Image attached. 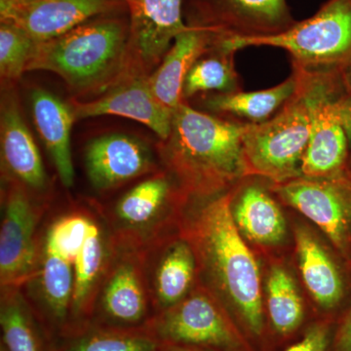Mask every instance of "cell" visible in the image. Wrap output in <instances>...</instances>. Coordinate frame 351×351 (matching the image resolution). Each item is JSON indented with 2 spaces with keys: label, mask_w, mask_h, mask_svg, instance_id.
Listing matches in <instances>:
<instances>
[{
  "label": "cell",
  "mask_w": 351,
  "mask_h": 351,
  "mask_svg": "<svg viewBox=\"0 0 351 351\" xmlns=\"http://www.w3.org/2000/svg\"><path fill=\"white\" fill-rule=\"evenodd\" d=\"M98 324L136 328L149 317V300L137 261L123 258L113 267L101 295Z\"/></svg>",
  "instance_id": "e0dca14e"
},
{
  "label": "cell",
  "mask_w": 351,
  "mask_h": 351,
  "mask_svg": "<svg viewBox=\"0 0 351 351\" xmlns=\"http://www.w3.org/2000/svg\"><path fill=\"white\" fill-rule=\"evenodd\" d=\"M223 49L237 52L250 46L288 51L293 66L316 73L338 71L351 59V0H328L308 19L274 36L219 39Z\"/></svg>",
  "instance_id": "5b68a950"
},
{
  "label": "cell",
  "mask_w": 351,
  "mask_h": 351,
  "mask_svg": "<svg viewBox=\"0 0 351 351\" xmlns=\"http://www.w3.org/2000/svg\"><path fill=\"white\" fill-rule=\"evenodd\" d=\"M38 213L19 184L7 191L0 230L1 288H18L34 274Z\"/></svg>",
  "instance_id": "7c38bea8"
},
{
  "label": "cell",
  "mask_w": 351,
  "mask_h": 351,
  "mask_svg": "<svg viewBox=\"0 0 351 351\" xmlns=\"http://www.w3.org/2000/svg\"><path fill=\"white\" fill-rule=\"evenodd\" d=\"M12 1H17V2H32V1H36V0H12Z\"/></svg>",
  "instance_id": "74e56055"
},
{
  "label": "cell",
  "mask_w": 351,
  "mask_h": 351,
  "mask_svg": "<svg viewBox=\"0 0 351 351\" xmlns=\"http://www.w3.org/2000/svg\"><path fill=\"white\" fill-rule=\"evenodd\" d=\"M195 258L193 246L186 241L176 242L163 254L154 281L158 313L184 299L195 278Z\"/></svg>",
  "instance_id": "484cf974"
},
{
  "label": "cell",
  "mask_w": 351,
  "mask_h": 351,
  "mask_svg": "<svg viewBox=\"0 0 351 351\" xmlns=\"http://www.w3.org/2000/svg\"><path fill=\"white\" fill-rule=\"evenodd\" d=\"M350 147L351 95L341 91L328 97L316 110L311 140L302 161V177L346 178Z\"/></svg>",
  "instance_id": "30bf717a"
},
{
  "label": "cell",
  "mask_w": 351,
  "mask_h": 351,
  "mask_svg": "<svg viewBox=\"0 0 351 351\" xmlns=\"http://www.w3.org/2000/svg\"><path fill=\"white\" fill-rule=\"evenodd\" d=\"M105 255L103 235L99 226L91 221L86 239L73 263L75 289L69 330L64 337L84 329L92 322V294L103 271Z\"/></svg>",
  "instance_id": "603a6c76"
},
{
  "label": "cell",
  "mask_w": 351,
  "mask_h": 351,
  "mask_svg": "<svg viewBox=\"0 0 351 351\" xmlns=\"http://www.w3.org/2000/svg\"><path fill=\"white\" fill-rule=\"evenodd\" d=\"M293 71L299 76V85L292 98L267 121L249 124L244 135L251 175L276 184L302 177L316 110L328 97L343 91L338 71L316 73L294 66Z\"/></svg>",
  "instance_id": "3957f363"
},
{
  "label": "cell",
  "mask_w": 351,
  "mask_h": 351,
  "mask_svg": "<svg viewBox=\"0 0 351 351\" xmlns=\"http://www.w3.org/2000/svg\"><path fill=\"white\" fill-rule=\"evenodd\" d=\"M339 76L343 91L351 95V59L339 69Z\"/></svg>",
  "instance_id": "e575fe53"
},
{
  "label": "cell",
  "mask_w": 351,
  "mask_h": 351,
  "mask_svg": "<svg viewBox=\"0 0 351 351\" xmlns=\"http://www.w3.org/2000/svg\"><path fill=\"white\" fill-rule=\"evenodd\" d=\"M170 195L169 179L162 174L154 176L120 198L115 206V217L126 228H145L158 217Z\"/></svg>",
  "instance_id": "f1b7e54d"
},
{
  "label": "cell",
  "mask_w": 351,
  "mask_h": 351,
  "mask_svg": "<svg viewBox=\"0 0 351 351\" xmlns=\"http://www.w3.org/2000/svg\"><path fill=\"white\" fill-rule=\"evenodd\" d=\"M0 326L1 345L7 351H49L50 343L45 346L43 332L18 288L2 289Z\"/></svg>",
  "instance_id": "4316f807"
},
{
  "label": "cell",
  "mask_w": 351,
  "mask_h": 351,
  "mask_svg": "<svg viewBox=\"0 0 351 351\" xmlns=\"http://www.w3.org/2000/svg\"><path fill=\"white\" fill-rule=\"evenodd\" d=\"M218 41L213 32L189 27L175 38L162 62L149 76L157 101L174 115L182 101V86L193 63Z\"/></svg>",
  "instance_id": "2e32d148"
},
{
  "label": "cell",
  "mask_w": 351,
  "mask_h": 351,
  "mask_svg": "<svg viewBox=\"0 0 351 351\" xmlns=\"http://www.w3.org/2000/svg\"><path fill=\"white\" fill-rule=\"evenodd\" d=\"M85 167L92 186L108 191L151 172L154 156L142 141L124 134H110L88 144Z\"/></svg>",
  "instance_id": "5bb4252c"
},
{
  "label": "cell",
  "mask_w": 351,
  "mask_h": 351,
  "mask_svg": "<svg viewBox=\"0 0 351 351\" xmlns=\"http://www.w3.org/2000/svg\"><path fill=\"white\" fill-rule=\"evenodd\" d=\"M331 351H351V306L337 321Z\"/></svg>",
  "instance_id": "d6a6232c"
},
{
  "label": "cell",
  "mask_w": 351,
  "mask_h": 351,
  "mask_svg": "<svg viewBox=\"0 0 351 351\" xmlns=\"http://www.w3.org/2000/svg\"><path fill=\"white\" fill-rule=\"evenodd\" d=\"M0 135L5 170L27 188L43 191L47 182L43 159L13 97L2 104Z\"/></svg>",
  "instance_id": "ac0fdd59"
},
{
  "label": "cell",
  "mask_w": 351,
  "mask_h": 351,
  "mask_svg": "<svg viewBox=\"0 0 351 351\" xmlns=\"http://www.w3.org/2000/svg\"><path fill=\"white\" fill-rule=\"evenodd\" d=\"M346 176L348 181L351 182V147L350 154H348V162H346Z\"/></svg>",
  "instance_id": "d590c367"
},
{
  "label": "cell",
  "mask_w": 351,
  "mask_h": 351,
  "mask_svg": "<svg viewBox=\"0 0 351 351\" xmlns=\"http://www.w3.org/2000/svg\"><path fill=\"white\" fill-rule=\"evenodd\" d=\"M71 107L75 119L117 115L135 120L149 127L161 141L168 138L172 127L173 114L154 98L149 76H129L96 100L73 101Z\"/></svg>",
  "instance_id": "4fadbf2b"
},
{
  "label": "cell",
  "mask_w": 351,
  "mask_h": 351,
  "mask_svg": "<svg viewBox=\"0 0 351 351\" xmlns=\"http://www.w3.org/2000/svg\"><path fill=\"white\" fill-rule=\"evenodd\" d=\"M267 292V351H271V346H287L302 332L304 308L292 277L281 267L270 272Z\"/></svg>",
  "instance_id": "7402d4cb"
},
{
  "label": "cell",
  "mask_w": 351,
  "mask_h": 351,
  "mask_svg": "<svg viewBox=\"0 0 351 351\" xmlns=\"http://www.w3.org/2000/svg\"><path fill=\"white\" fill-rule=\"evenodd\" d=\"M113 14L36 43L27 71H52L80 95L108 91L125 80L130 23Z\"/></svg>",
  "instance_id": "277c9868"
},
{
  "label": "cell",
  "mask_w": 351,
  "mask_h": 351,
  "mask_svg": "<svg viewBox=\"0 0 351 351\" xmlns=\"http://www.w3.org/2000/svg\"><path fill=\"white\" fill-rule=\"evenodd\" d=\"M295 239L307 290L325 311L327 319L337 322L351 306V269L346 271L307 230H298Z\"/></svg>",
  "instance_id": "9a60e30c"
},
{
  "label": "cell",
  "mask_w": 351,
  "mask_h": 351,
  "mask_svg": "<svg viewBox=\"0 0 351 351\" xmlns=\"http://www.w3.org/2000/svg\"><path fill=\"white\" fill-rule=\"evenodd\" d=\"M123 6H127L124 0H0V19L17 25L36 43H43Z\"/></svg>",
  "instance_id": "8fae6325"
},
{
  "label": "cell",
  "mask_w": 351,
  "mask_h": 351,
  "mask_svg": "<svg viewBox=\"0 0 351 351\" xmlns=\"http://www.w3.org/2000/svg\"><path fill=\"white\" fill-rule=\"evenodd\" d=\"M182 11L186 25L219 39L274 36L297 23L287 0H184Z\"/></svg>",
  "instance_id": "52a82bcc"
},
{
  "label": "cell",
  "mask_w": 351,
  "mask_h": 351,
  "mask_svg": "<svg viewBox=\"0 0 351 351\" xmlns=\"http://www.w3.org/2000/svg\"><path fill=\"white\" fill-rule=\"evenodd\" d=\"M158 341L145 326L123 328L90 323L64 337L58 351H157Z\"/></svg>",
  "instance_id": "d4e9b609"
},
{
  "label": "cell",
  "mask_w": 351,
  "mask_h": 351,
  "mask_svg": "<svg viewBox=\"0 0 351 351\" xmlns=\"http://www.w3.org/2000/svg\"><path fill=\"white\" fill-rule=\"evenodd\" d=\"M32 110L34 124L60 180L66 188H71L75 182L71 152V127L76 120L73 110L56 95L43 89L32 92Z\"/></svg>",
  "instance_id": "d6986e66"
},
{
  "label": "cell",
  "mask_w": 351,
  "mask_h": 351,
  "mask_svg": "<svg viewBox=\"0 0 351 351\" xmlns=\"http://www.w3.org/2000/svg\"><path fill=\"white\" fill-rule=\"evenodd\" d=\"M157 351H219L210 350V348H199V346H193L186 345H180V343H159Z\"/></svg>",
  "instance_id": "836d02e7"
},
{
  "label": "cell",
  "mask_w": 351,
  "mask_h": 351,
  "mask_svg": "<svg viewBox=\"0 0 351 351\" xmlns=\"http://www.w3.org/2000/svg\"><path fill=\"white\" fill-rule=\"evenodd\" d=\"M336 324V321L329 319L311 323L301 338L281 351H331Z\"/></svg>",
  "instance_id": "1f68e13d"
},
{
  "label": "cell",
  "mask_w": 351,
  "mask_h": 351,
  "mask_svg": "<svg viewBox=\"0 0 351 351\" xmlns=\"http://www.w3.org/2000/svg\"><path fill=\"white\" fill-rule=\"evenodd\" d=\"M234 52L215 43L193 63L182 86V100L203 92L232 93L240 91L239 75L233 63Z\"/></svg>",
  "instance_id": "83f0119b"
},
{
  "label": "cell",
  "mask_w": 351,
  "mask_h": 351,
  "mask_svg": "<svg viewBox=\"0 0 351 351\" xmlns=\"http://www.w3.org/2000/svg\"><path fill=\"white\" fill-rule=\"evenodd\" d=\"M91 219L82 215H69L55 221L45 237V243L75 263L86 239Z\"/></svg>",
  "instance_id": "4dcf8cb0"
},
{
  "label": "cell",
  "mask_w": 351,
  "mask_h": 351,
  "mask_svg": "<svg viewBox=\"0 0 351 351\" xmlns=\"http://www.w3.org/2000/svg\"><path fill=\"white\" fill-rule=\"evenodd\" d=\"M0 351H7L6 348H4L3 345L0 346Z\"/></svg>",
  "instance_id": "f35d334b"
},
{
  "label": "cell",
  "mask_w": 351,
  "mask_h": 351,
  "mask_svg": "<svg viewBox=\"0 0 351 351\" xmlns=\"http://www.w3.org/2000/svg\"><path fill=\"white\" fill-rule=\"evenodd\" d=\"M249 124L199 112L182 101L161 156L186 195L208 196L250 176L244 151Z\"/></svg>",
  "instance_id": "7a4b0ae2"
},
{
  "label": "cell",
  "mask_w": 351,
  "mask_h": 351,
  "mask_svg": "<svg viewBox=\"0 0 351 351\" xmlns=\"http://www.w3.org/2000/svg\"><path fill=\"white\" fill-rule=\"evenodd\" d=\"M274 186L277 195L319 226L337 251L351 261V182L348 178L299 177Z\"/></svg>",
  "instance_id": "ba28073f"
},
{
  "label": "cell",
  "mask_w": 351,
  "mask_h": 351,
  "mask_svg": "<svg viewBox=\"0 0 351 351\" xmlns=\"http://www.w3.org/2000/svg\"><path fill=\"white\" fill-rule=\"evenodd\" d=\"M299 85V76L293 71L285 82L260 91L232 92L212 95L204 99L210 112L232 117L230 120L244 124L267 121L292 98Z\"/></svg>",
  "instance_id": "ffe728a7"
},
{
  "label": "cell",
  "mask_w": 351,
  "mask_h": 351,
  "mask_svg": "<svg viewBox=\"0 0 351 351\" xmlns=\"http://www.w3.org/2000/svg\"><path fill=\"white\" fill-rule=\"evenodd\" d=\"M144 326L160 343L219 351H257L223 307L203 293L156 313Z\"/></svg>",
  "instance_id": "8992f818"
},
{
  "label": "cell",
  "mask_w": 351,
  "mask_h": 351,
  "mask_svg": "<svg viewBox=\"0 0 351 351\" xmlns=\"http://www.w3.org/2000/svg\"><path fill=\"white\" fill-rule=\"evenodd\" d=\"M39 287L48 324L61 338L68 332L75 289L73 263L44 242Z\"/></svg>",
  "instance_id": "44dd1931"
},
{
  "label": "cell",
  "mask_w": 351,
  "mask_h": 351,
  "mask_svg": "<svg viewBox=\"0 0 351 351\" xmlns=\"http://www.w3.org/2000/svg\"><path fill=\"white\" fill-rule=\"evenodd\" d=\"M232 193L201 208L189 228L191 245L208 276L232 304L237 323L257 351H267L258 263L232 216Z\"/></svg>",
  "instance_id": "6da1fadb"
},
{
  "label": "cell",
  "mask_w": 351,
  "mask_h": 351,
  "mask_svg": "<svg viewBox=\"0 0 351 351\" xmlns=\"http://www.w3.org/2000/svg\"><path fill=\"white\" fill-rule=\"evenodd\" d=\"M232 216L239 230L252 241L276 244L285 237L286 223L280 208L258 184L243 189L233 208Z\"/></svg>",
  "instance_id": "cb8c5ba5"
},
{
  "label": "cell",
  "mask_w": 351,
  "mask_h": 351,
  "mask_svg": "<svg viewBox=\"0 0 351 351\" xmlns=\"http://www.w3.org/2000/svg\"><path fill=\"white\" fill-rule=\"evenodd\" d=\"M184 0H130L126 77L149 76L162 62L175 38L188 29Z\"/></svg>",
  "instance_id": "9c48e42d"
},
{
  "label": "cell",
  "mask_w": 351,
  "mask_h": 351,
  "mask_svg": "<svg viewBox=\"0 0 351 351\" xmlns=\"http://www.w3.org/2000/svg\"><path fill=\"white\" fill-rule=\"evenodd\" d=\"M124 1L126 2V4L128 3L129 1H130V0H124Z\"/></svg>",
  "instance_id": "ab89813d"
},
{
  "label": "cell",
  "mask_w": 351,
  "mask_h": 351,
  "mask_svg": "<svg viewBox=\"0 0 351 351\" xmlns=\"http://www.w3.org/2000/svg\"><path fill=\"white\" fill-rule=\"evenodd\" d=\"M36 41L17 25L1 22L0 25V73L2 80H19L31 61Z\"/></svg>",
  "instance_id": "f546056e"
},
{
  "label": "cell",
  "mask_w": 351,
  "mask_h": 351,
  "mask_svg": "<svg viewBox=\"0 0 351 351\" xmlns=\"http://www.w3.org/2000/svg\"><path fill=\"white\" fill-rule=\"evenodd\" d=\"M49 351H58L56 343H54V341H51L49 346Z\"/></svg>",
  "instance_id": "8d00e7d4"
}]
</instances>
